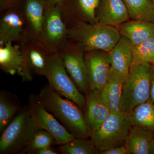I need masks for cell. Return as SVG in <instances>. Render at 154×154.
Returning a JSON list of instances; mask_svg holds the SVG:
<instances>
[{"label": "cell", "instance_id": "3957f363", "mask_svg": "<svg viewBox=\"0 0 154 154\" xmlns=\"http://www.w3.org/2000/svg\"><path fill=\"white\" fill-rule=\"evenodd\" d=\"M28 111V105L22 107L2 132L0 137V154L27 152L37 131Z\"/></svg>", "mask_w": 154, "mask_h": 154}, {"label": "cell", "instance_id": "4fadbf2b", "mask_svg": "<svg viewBox=\"0 0 154 154\" xmlns=\"http://www.w3.org/2000/svg\"><path fill=\"white\" fill-rule=\"evenodd\" d=\"M12 42H9L0 47V68L6 73L20 76L23 82L32 81L33 75L20 45H13Z\"/></svg>", "mask_w": 154, "mask_h": 154}, {"label": "cell", "instance_id": "d6a6232c", "mask_svg": "<svg viewBox=\"0 0 154 154\" xmlns=\"http://www.w3.org/2000/svg\"><path fill=\"white\" fill-rule=\"evenodd\" d=\"M149 154H154V138L151 144L149 150Z\"/></svg>", "mask_w": 154, "mask_h": 154}, {"label": "cell", "instance_id": "4316f807", "mask_svg": "<svg viewBox=\"0 0 154 154\" xmlns=\"http://www.w3.org/2000/svg\"><path fill=\"white\" fill-rule=\"evenodd\" d=\"M56 145L54 137L45 130L38 129L31 141L27 153L33 154L38 149L52 147Z\"/></svg>", "mask_w": 154, "mask_h": 154}, {"label": "cell", "instance_id": "ac0fdd59", "mask_svg": "<svg viewBox=\"0 0 154 154\" xmlns=\"http://www.w3.org/2000/svg\"><path fill=\"white\" fill-rule=\"evenodd\" d=\"M47 0H25L23 7L27 35L41 40L42 23Z\"/></svg>", "mask_w": 154, "mask_h": 154}, {"label": "cell", "instance_id": "5b68a950", "mask_svg": "<svg viewBox=\"0 0 154 154\" xmlns=\"http://www.w3.org/2000/svg\"><path fill=\"white\" fill-rule=\"evenodd\" d=\"M131 126L126 113L121 111L110 113L102 124L91 132V139L100 152L124 146Z\"/></svg>", "mask_w": 154, "mask_h": 154}, {"label": "cell", "instance_id": "277c9868", "mask_svg": "<svg viewBox=\"0 0 154 154\" xmlns=\"http://www.w3.org/2000/svg\"><path fill=\"white\" fill-rule=\"evenodd\" d=\"M152 65L143 63L131 68L122 87L119 109L128 114L134 109L149 100Z\"/></svg>", "mask_w": 154, "mask_h": 154}, {"label": "cell", "instance_id": "f546056e", "mask_svg": "<svg viewBox=\"0 0 154 154\" xmlns=\"http://www.w3.org/2000/svg\"><path fill=\"white\" fill-rule=\"evenodd\" d=\"M59 154L52 147L43 148L36 150L33 154Z\"/></svg>", "mask_w": 154, "mask_h": 154}, {"label": "cell", "instance_id": "9c48e42d", "mask_svg": "<svg viewBox=\"0 0 154 154\" xmlns=\"http://www.w3.org/2000/svg\"><path fill=\"white\" fill-rule=\"evenodd\" d=\"M57 53L78 90L85 96L89 92V87L85 52L67 40Z\"/></svg>", "mask_w": 154, "mask_h": 154}, {"label": "cell", "instance_id": "83f0119b", "mask_svg": "<svg viewBox=\"0 0 154 154\" xmlns=\"http://www.w3.org/2000/svg\"><path fill=\"white\" fill-rule=\"evenodd\" d=\"M1 5V12L11 9L21 8L17 3V0H2Z\"/></svg>", "mask_w": 154, "mask_h": 154}, {"label": "cell", "instance_id": "9a60e30c", "mask_svg": "<svg viewBox=\"0 0 154 154\" xmlns=\"http://www.w3.org/2000/svg\"><path fill=\"white\" fill-rule=\"evenodd\" d=\"M100 0H75V3L64 2L61 6L62 16L68 28L77 23L86 22L98 23L96 10Z\"/></svg>", "mask_w": 154, "mask_h": 154}, {"label": "cell", "instance_id": "30bf717a", "mask_svg": "<svg viewBox=\"0 0 154 154\" xmlns=\"http://www.w3.org/2000/svg\"><path fill=\"white\" fill-rule=\"evenodd\" d=\"M88 72L89 91L102 90L107 86L111 65L108 52L94 50L85 53Z\"/></svg>", "mask_w": 154, "mask_h": 154}, {"label": "cell", "instance_id": "cb8c5ba5", "mask_svg": "<svg viewBox=\"0 0 154 154\" xmlns=\"http://www.w3.org/2000/svg\"><path fill=\"white\" fill-rule=\"evenodd\" d=\"M127 77L110 69V77L107 85L110 112L120 111L119 102L122 87Z\"/></svg>", "mask_w": 154, "mask_h": 154}, {"label": "cell", "instance_id": "ffe728a7", "mask_svg": "<svg viewBox=\"0 0 154 154\" xmlns=\"http://www.w3.org/2000/svg\"><path fill=\"white\" fill-rule=\"evenodd\" d=\"M154 138L152 133L142 127L131 126L124 146L128 154H149Z\"/></svg>", "mask_w": 154, "mask_h": 154}, {"label": "cell", "instance_id": "603a6c76", "mask_svg": "<svg viewBox=\"0 0 154 154\" xmlns=\"http://www.w3.org/2000/svg\"><path fill=\"white\" fill-rule=\"evenodd\" d=\"M132 20L154 23V5L152 0H123Z\"/></svg>", "mask_w": 154, "mask_h": 154}, {"label": "cell", "instance_id": "d6986e66", "mask_svg": "<svg viewBox=\"0 0 154 154\" xmlns=\"http://www.w3.org/2000/svg\"><path fill=\"white\" fill-rule=\"evenodd\" d=\"M122 36L128 38L132 45L154 37V23L133 20L116 27Z\"/></svg>", "mask_w": 154, "mask_h": 154}, {"label": "cell", "instance_id": "836d02e7", "mask_svg": "<svg viewBox=\"0 0 154 154\" xmlns=\"http://www.w3.org/2000/svg\"><path fill=\"white\" fill-rule=\"evenodd\" d=\"M152 2L153 4L154 5V0H152Z\"/></svg>", "mask_w": 154, "mask_h": 154}, {"label": "cell", "instance_id": "7c38bea8", "mask_svg": "<svg viewBox=\"0 0 154 154\" xmlns=\"http://www.w3.org/2000/svg\"><path fill=\"white\" fill-rule=\"evenodd\" d=\"M85 97L84 116L92 132L99 128L111 113L107 86L102 90L89 91Z\"/></svg>", "mask_w": 154, "mask_h": 154}, {"label": "cell", "instance_id": "44dd1931", "mask_svg": "<svg viewBox=\"0 0 154 154\" xmlns=\"http://www.w3.org/2000/svg\"><path fill=\"white\" fill-rule=\"evenodd\" d=\"M22 107L16 94L8 91H1L0 132H2Z\"/></svg>", "mask_w": 154, "mask_h": 154}, {"label": "cell", "instance_id": "484cf974", "mask_svg": "<svg viewBox=\"0 0 154 154\" xmlns=\"http://www.w3.org/2000/svg\"><path fill=\"white\" fill-rule=\"evenodd\" d=\"M58 150L63 154H99L101 152L91 139L78 138L59 146Z\"/></svg>", "mask_w": 154, "mask_h": 154}, {"label": "cell", "instance_id": "f1b7e54d", "mask_svg": "<svg viewBox=\"0 0 154 154\" xmlns=\"http://www.w3.org/2000/svg\"><path fill=\"white\" fill-rule=\"evenodd\" d=\"M101 154H128V152L125 146L116 147L102 151L100 152Z\"/></svg>", "mask_w": 154, "mask_h": 154}, {"label": "cell", "instance_id": "6da1fadb", "mask_svg": "<svg viewBox=\"0 0 154 154\" xmlns=\"http://www.w3.org/2000/svg\"><path fill=\"white\" fill-rule=\"evenodd\" d=\"M38 96L45 109L75 137L91 138V131L85 120L84 110L79 105L61 96L48 83L42 88Z\"/></svg>", "mask_w": 154, "mask_h": 154}, {"label": "cell", "instance_id": "ba28073f", "mask_svg": "<svg viewBox=\"0 0 154 154\" xmlns=\"http://www.w3.org/2000/svg\"><path fill=\"white\" fill-rule=\"evenodd\" d=\"M28 107L31 118L38 129L45 130L52 135L57 145L64 144L75 138L52 113L45 109L38 95L30 94Z\"/></svg>", "mask_w": 154, "mask_h": 154}, {"label": "cell", "instance_id": "7a4b0ae2", "mask_svg": "<svg viewBox=\"0 0 154 154\" xmlns=\"http://www.w3.org/2000/svg\"><path fill=\"white\" fill-rule=\"evenodd\" d=\"M121 37L116 27L99 23L79 22L68 30V40L85 52L94 50L110 52Z\"/></svg>", "mask_w": 154, "mask_h": 154}, {"label": "cell", "instance_id": "1f68e13d", "mask_svg": "<svg viewBox=\"0 0 154 154\" xmlns=\"http://www.w3.org/2000/svg\"><path fill=\"white\" fill-rule=\"evenodd\" d=\"M64 0H47L48 3L52 5H57L61 6Z\"/></svg>", "mask_w": 154, "mask_h": 154}, {"label": "cell", "instance_id": "d4e9b609", "mask_svg": "<svg viewBox=\"0 0 154 154\" xmlns=\"http://www.w3.org/2000/svg\"><path fill=\"white\" fill-rule=\"evenodd\" d=\"M133 60L131 68L143 63L154 65V37L147 38L132 46Z\"/></svg>", "mask_w": 154, "mask_h": 154}, {"label": "cell", "instance_id": "4dcf8cb0", "mask_svg": "<svg viewBox=\"0 0 154 154\" xmlns=\"http://www.w3.org/2000/svg\"><path fill=\"white\" fill-rule=\"evenodd\" d=\"M150 98L154 104V65L152 66L151 74Z\"/></svg>", "mask_w": 154, "mask_h": 154}, {"label": "cell", "instance_id": "8fae6325", "mask_svg": "<svg viewBox=\"0 0 154 154\" xmlns=\"http://www.w3.org/2000/svg\"><path fill=\"white\" fill-rule=\"evenodd\" d=\"M27 36L23 8L1 12L0 47L9 42L19 44Z\"/></svg>", "mask_w": 154, "mask_h": 154}, {"label": "cell", "instance_id": "5bb4252c", "mask_svg": "<svg viewBox=\"0 0 154 154\" xmlns=\"http://www.w3.org/2000/svg\"><path fill=\"white\" fill-rule=\"evenodd\" d=\"M33 75L45 77L51 53L41 40L27 36L19 44Z\"/></svg>", "mask_w": 154, "mask_h": 154}, {"label": "cell", "instance_id": "2e32d148", "mask_svg": "<svg viewBox=\"0 0 154 154\" xmlns=\"http://www.w3.org/2000/svg\"><path fill=\"white\" fill-rule=\"evenodd\" d=\"M96 16L98 23L115 27L127 22L130 18L123 0H100Z\"/></svg>", "mask_w": 154, "mask_h": 154}, {"label": "cell", "instance_id": "8992f818", "mask_svg": "<svg viewBox=\"0 0 154 154\" xmlns=\"http://www.w3.org/2000/svg\"><path fill=\"white\" fill-rule=\"evenodd\" d=\"M46 77L51 88L61 96L75 103L83 110L86 97L79 90L64 67L57 53L50 57Z\"/></svg>", "mask_w": 154, "mask_h": 154}, {"label": "cell", "instance_id": "e0dca14e", "mask_svg": "<svg viewBox=\"0 0 154 154\" xmlns=\"http://www.w3.org/2000/svg\"><path fill=\"white\" fill-rule=\"evenodd\" d=\"M132 45L122 36L115 46L108 52L111 70L127 78L133 60Z\"/></svg>", "mask_w": 154, "mask_h": 154}, {"label": "cell", "instance_id": "52a82bcc", "mask_svg": "<svg viewBox=\"0 0 154 154\" xmlns=\"http://www.w3.org/2000/svg\"><path fill=\"white\" fill-rule=\"evenodd\" d=\"M68 29L62 16L61 6L46 2L41 40L51 53H57L68 40Z\"/></svg>", "mask_w": 154, "mask_h": 154}, {"label": "cell", "instance_id": "7402d4cb", "mask_svg": "<svg viewBox=\"0 0 154 154\" xmlns=\"http://www.w3.org/2000/svg\"><path fill=\"white\" fill-rule=\"evenodd\" d=\"M128 115L132 126L142 127L151 131L154 136V104L151 99L138 105Z\"/></svg>", "mask_w": 154, "mask_h": 154}]
</instances>
